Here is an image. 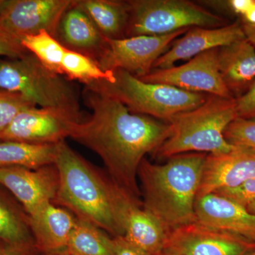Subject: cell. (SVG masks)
Instances as JSON below:
<instances>
[{
	"label": "cell",
	"instance_id": "1",
	"mask_svg": "<svg viewBox=\"0 0 255 255\" xmlns=\"http://www.w3.org/2000/svg\"><path fill=\"white\" fill-rule=\"evenodd\" d=\"M83 98L92 113L74 125L70 137L97 154L112 182L142 201L139 167L147 154L155 152L170 136V124L132 114L119 101L86 87Z\"/></svg>",
	"mask_w": 255,
	"mask_h": 255
},
{
	"label": "cell",
	"instance_id": "2",
	"mask_svg": "<svg viewBox=\"0 0 255 255\" xmlns=\"http://www.w3.org/2000/svg\"><path fill=\"white\" fill-rule=\"evenodd\" d=\"M206 154L173 156L164 164L142 159L137 172L142 207L167 233L196 221L194 206Z\"/></svg>",
	"mask_w": 255,
	"mask_h": 255
},
{
	"label": "cell",
	"instance_id": "3",
	"mask_svg": "<svg viewBox=\"0 0 255 255\" xmlns=\"http://www.w3.org/2000/svg\"><path fill=\"white\" fill-rule=\"evenodd\" d=\"M54 164L58 188L53 203L113 238L124 236L112 204L109 176L73 150L65 140L57 145Z\"/></svg>",
	"mask_w": 255,
	"mask_h": 255
},
{
	"label": "cell",
	"instance_id": "4",
	"mask_svg": "<svg viewBox=\"0 0 255 255\" xmlns=\"http://www.w3.org/2000/svg\"><path fill=\"white\" fill-rule=\"evenodd\" d=\"M237 118L236 99L209 95L200 107L178 114L169 121L170 136L155 155L158 158L169 159L189 152L227 153L236 146L226 140L224 132Z\"/></svg>",
	"mask_w": 255,
	"mask_h": 255
},
{
	"label": "cell",
	"instance_id": "5",
	"mask_svg": "<svg viewBox=\"0 0 255 255\" xmlns=\"http://www.w3.org/2000/svg\"><path fill=\"white\" fill-rule=\"evenodd\" d=\"M0 90L22 95L37 107L83 121L80 94L71 80L46 68L31 53L0 58Z\"/></svg>",
	"mask_w": 255,
	"mask_h": 255
},
{
	"label": "cell",
	"instance_id": "6",
	"mask_svg": "<svg viewBox=\"0 0 255 255\" xmlns=\"http://www.w3.org/2000/svg\"><path fill=\"white\" fill-rule=\"evenodd\" d=\"M112 73V81L98 80L87 84L85 87L119 101L132 114L163 122H169L178 114L200 107L209 96L142 81L124 70H114Z\"/></svg>",
	"mask_w": 255,
	"mask_h": 255
},
{
	"label": "cell",
	"instance_id": "7",
	"mask_svg": "<svg viewBox=\"0 0 255 255\" xmlns=\"http://www.w3.org/2000/svg\"><path fill=\"white\" fill-rule=\"evenodd\" d=\"M126 38L162 36L191 27L216 28L229 24L224 18L188 0H128Z\"/></svg>",
	"mask_w": 255,
	"mask_h": 255
},
{
	"label": "cell",
	"instance_id": "8",
	"mask_svg": "<svg viewBox=\"0 0 255 255\" xmlns=\"http://www.w3.org/2000/svg\"><path fill=\"white\" fill-rule=\"evenodd\" d=\"M189 28L162 36L107 38L105 50L97 63L105 72L124 70L137 78H142L150 73L159 57L169 49L178 37L184 34Z\"/></svg>",
	"mask_w": 255,
	"mask_h": 255
},
{
	"label": "cell",
	"instance_id": "9",
	"mask_svg": "<svg viewBox=\"0 0 255 255\" xmlns=\"http://www.w3.org/2000/svg\"><path fill=\"white\" fill-rule=\"evenodd\" d=\"M219 48L203 52L180 66L153 69L139 79L146 82L177 87L184 91L234 98L220 74Z\"/></svg>",
	"mask_w": 255,
	"mask_h": 255
},
{
	"label": "cell",
	"instance_id": "10",
	"mask_svg": "<svg viewBox=\"0 0 255 255\" xmlns=\"http://www.w3.org/2000/svg\"><path fill=\"white\" fill-rule=\"evenodd\" d=\"M255 243L195 221L168 233L164 250L174 255H247Z\"/></svg>",
	"mask_w": 255,
	"mask_h": 255
},
{
	"label": "cell",
	"instance_id": "11",
	"mask_svg": "<svg viewBox=\"0 0 255 255\" xmlns=\"http://www.w3.org/2000/svg\"><path fill=\"white\" fill-rule=\"evenodd\" d=\"M110 190L116 217L126 239L149 254H160L168 237L162 225L143 209L142 201L128 195L112 179Z\"/></svg>",
	"mask_w": 255,
	"mask_h": 255
},
{
	"label": "cell",
	"instance_id": "12",
	"mask_svg": "<svg viewBox=\"0 0 255 255\" xmlns=\"http://www.w3.org/2000/svg\"><path fill=\"white\" fill-rule=\"evenodd\" d=\"M74 0H5L0 25L21 41L46 31L55 37L58 23Z\"/></svg>",
	"mask_w": 255,
	"mask_h": 255
},
{
	"label": "cell",
	"instance_id": "13",
	"mask_svg": "<svg viewBox=\"0 0 255 255\" xmlns=\"http://www.w3.org/2000/svg\"><path fill=\"white\" fill-rule=\"evenodd\" d=\"M79 122H81L58 111L30 107L15 117L0 135V141L58 144L70 137L74 125Z\"/></svg>",
	"mask_w": 255,
	"mask_h": 255
},
{
	"label": "cell",
	"instance_id": "14",
	"mask_svg": "<svg viewBox=\"0 0 255 255\" xmlns=\"http://www.w3.org/2000/svg\"><path fill=\"white\" fill-rule=\"evenodd\" d=\"M0 184L30 215L45 203L54 201L58 188V170L54 164L36 169L0 166Z\"/></svg>",
	"mask_w": 255,
	"mask_h": 255
},
{
	"label": "cell",
	"instance_id": "15",
	"mask_svg": "<svg viewBox=\"0 0 255 255\" xmlns=\"http://www.w3.org/2000/svg\"><path fill=\"white\" fill-rule=\"evenodd\" d=\"M255 178V150L236 147L227 153L206 156L198 196L233 189Z\"/></svg>",
	"mask_w": 255,
	"mask_h": 255
},
{
	"label": "cell",
	"instance_id": "16",
	"mask_svg": "<svg viewBox=\"0 0 255 255\" xmlns=\"http://www.w3.org/2000/svg\"><path fill=\"white\" fill-rule=\"evenodd\" d=\"M245 38L239 19L223 27H191L159 57L154 64L153 69L171 68L179 60L190 59L206 50L228 46Z\"/></svg>",
	"mask_w": 255,
	"mask_h": 255
},
{
	"label": "cell",
	"instance_id": "17",
	"mask_svg": "<svg viewBox=\"0 0 255 255\" xmlns=\"http://www.w3.org/2000/svg\"><path fill=\"white\" fill-rule=\"evenodd\" d=\"M194 211L197 222L255 243V216L244 206L211 193L197 196Z\"/></svg>",
	"mask_w": 255,
	"mask_h": 255
},
{
	"label": "cell",
	"instance_id": "18",
	"mask_svg": "<svg viewBox=\"0 0 255 255\" xmlns=\"http://www.w3.org/2000/svg\"><path fill=\"white\" fill-rule=\"evenodd\" d=\"M36 251L43 255L66 248L77 218L54 203H45L28 215Z\"/></svg>",
	"mask_w": 255,
	"mask_h": 255
},
{
	"label": "cell",
	"instance_id": "19",
	"mask_svg": "<svg viewBox=\"0 0 255 255\" xmlns=\"http://www.w3.org/2000/svg\"><path fill=\"white\" fill-rule=\"evenodd\" d=\"M55 38L66 49L97 62L105 50L107 38L74 0L60 18Z\"/></svg>",
	"mask_w": 255,
	"mask_h": 255
},
{
	"label": "cell",
	"instance_id": "20",
	"mask_svg": "<svg viewBox=\"0 0 255 255\" xmlns=\"http://www.w3.org/2000/svg\"><path fill=\"white\" fill-rule=\"evenodd\" d=\"M218 61L225 85L235 99L241 97L255 80V47L246 38L221 47Z\"/></svg>",
	"mask_w": 255,
	"mask_h": 255
},
{
	"label": "cell",
	"instance_id": "21",
	"mask_svg": "<svg viewBox=\"0 0 255 255\" xmlns=\"http://www.w3.org/2000/svg\"><path fill=\"white\" fill-rule=\"evenodd\" d=\"M103 36L108 39L126 38L129 21V5L122 0H75Z\"/></svg>",
	"mask_w": 255,
	"mask_h": 255
},
{
	"label": "cell",
	"instance_id": "22",
	"mask_svg": "<svg viewBox=\"0 0 255 255\" xmlns=\"http://www.w3.org/2000/svg\"><path fill=\"white\" fill-rule=\"evenodd\" d=\"M0 241L4 246L29 255L36 251L28 216L0 194Z\"/></svg>",
	"mask_w": 255,
	"mask_h": 255
},
{
	"label": "cell",
	"instance_id": "23",
	"mask_svg": "<svg viewBox=\"0 0 255 255\" xmlns=\"http://www.w3.org/2000/svg\"><path fill=\"white\" fill-rule=\"evenodd\" d=\"M58 144L0 141V166L36 169L55 163Z\"/></svg>",
	"mask_w": 255,
	"mask_h": 255
},
{
	"label": "cell",
	"instance_id": "24",
	"mask_svg": "<svg viewBox=\"0 0 255 255\" xmlns=\"http://www.w3.org/2000/svg\"><path fill=\"white\" fill-rule=\"evenodd\" d=\"M65 250L70 255H115L114 238L92 223L79 219Z\"/></svg>",
	"mask_w": 255,
	"mask_h": 255
},
{
	"label": "cell",
	"instance_id": "25",
	"mask_svg": "<svg viewBox=\"0 0 255 255\" xmlns=\"http://www.w3.org/2000/svg\"><path fill=\"white\" fill-rule=\"evenodd\" d=\"M60 73L71 81L77 80L85 85L98 80H114L112 72L104 71L95 60L68 49L62 60Z\"/></svg>",
	"mask_w": 255,
	"mask_h": 255
},
{
	"label": "cell",
	"instance_id": "26",
	"mask_svg": "<svg viewBox=\"0 0 255 255\" xmlns=\"http://www.w3.org/2000/svg\"><path fill=\"white\" fill-rule=\"evenodd\" d=\"M21 43L25 49L38 58L46 68L61 75L60 66L67 49L55 37L42 31L34 36L23 37Z\"/></svg>",
	"mask_w": 255,
	"mask_h": 255
},
{
	"label": "cell",
	"instance_id": "27",
	"mask_svg": "<svg viewBox=\"0 0 255 255\" xmlns=\"http://www.w3.org/2000/svg\"><path fill=\"white\" fill-rule=\"evenodd\" d=\"M36 107L22 95L0 90V135L7 128L21 111Z\"/></svg>",
	"mask_w": 255,
	"mask_h": 255
},
{
	"label": "cell",
	"instance_id": "28",
	"mask_svg": "<svg viewBox=\"0 0 255 255\" xmlns=\"http://www.w3.org/2000/svg\"><path fill=\"white\" fill-rule=\"evenodd\" d=\"M224 137L231 145L255 150V118L236 119L226 128Z\"/></svg>",
	"mask_w": 255,
	"mask_h": 255
},
{
	"label": "cell",
	"instance_id": "29",
	"mask_svg": "<svg viewBox=\"0 0 255 255\" xmlns=\"http://www.w3.org/2000/svg\"><path fill=\"white\" fill-rule=\"evenodd\" d=\"M215 194L228 198L246 208L255 201V178L243 183L237 187L219 191Z\"/></svg>",
	"mask_w": 255,
	"mask_h": 255
},
{
	"label": "cell",
	"instance_id": "30",
	"mask_svg": "<svg viewBox=\"0 0 255 255\" xmlns=\"http://www.w3.org/2000/svg\"><path fill=\"white\" fill-rule=\"evenodd\" d=\"M28 53L21 41L0 25V56L3 58H19Z\"/></svg>",
	"mask_w": 255,
	"mask_h": 255
},
{
	"label": "cell",
	"instance_id": "31",
	"mask_svg": "<svg viewBox=\"0 0 255 255\" xmlns=\"http://www.w3.org/2000/svg\"><path fill=\"white\" fill-rule=\"evenodd\" d=\"M238 118H255V80L243 95L236 98Z\"/></svg>",
	"mask_w": 255,
	"mask_h": 255
},
{
	"label": "cell",
	"instance_id": "32",
	"mask_svg": "<svg viewBox=\"0 0 255 255\" xmlns=\"http://www.w3.org/2000/svg\"><path fill=\"white\" fill-rule=\"evenodd\" d=\"M113 238L115 255H152L132 245L124 236Z\"/></svg>",
	"mask_w": 255,
	"mask_h": 255
},
{
	"label": "cell",
	"instance_id": "33",
	"mask_svg": "<svg viewBox=\"0 0 255 255\" xmlns=\"http://www.w3.org/2000/svg\"><path fill=\"white\" fill-rule=\"evenodd\" d=\"M242 23L255 26V0H252L251 6L241 18H238Z\"/></svg>",
	"mask_w": 255,
	"mask_h": 255
},
{
	"label": "cell",
	"instance_id": "34",
	"mask_svg": "<svg viewBox=\"0 0 255 255\" xmlns=\"http://www.w3.org/2000/svg\"><path fill=\"white\" fill-rule=\"evenodd\" d=\"M241 23L246 38L255 47V26H252L248 23Z\"/></svg>",
	"mask_w": 255,
	"mask_h": 255
},
{
	"label": "cell",
	"instance_id": "35",
	"mask_svg": "<svg viewBox=\"0 0 255 255\" xmlns=\"http://www.w3.org/2000/svg\"><path fill=\"white\" fill-rule=\"evenodd\" d=\"M0 255H29L0 244Z\"/></svg>",
	"mask_w": 255,
	"mask_h": 255
},
{
	"label": "cell",
	"instance_id": "36",
	"mask_svg": "<svg viewBox=\"0 0 255 255\" xmlns=\"http://www.w3.org/2000/svg\"><path fill=\"white\" fill-rule=\"evenodd\" d=\"M246 209L251 214L255 215V201L247 206Z\"/></svg>",
	"mask_w": 255,
	"mask_h": 255
},
{
	"label": "cell",
	"instance_id": "37",
	"mask_svg": "<svg viewBox=\"0 0 255 255\" xmlns=\"http://www.w3.org/2000/svg\"><path fill=\"white\" fill-rule=\"evenodd\" d=\"M43 255H70L67 253L65 250L63 251L55 252V253H48V254H45Z\"/></svg>",
	"mask_w": 255,
	"mask_h": 255
},
{
	"label": "cell",
	"instance_id": "38",
	"mask_svg": "<svg viewBox=\"0 0 255 255\" xmlns=\"http://www.w3.org/2000/svg\"><path fill=\"white\" fill-rule=\"evenodd\" d=\"M158 255H174V254H172V253H171L170 252L166 251V250H164L162 252V253H160V254Z\"/></svg>",
	"mask_w": 255,
	"mask_h": 255
},
{
	"label": "cell",
	"instance_id": "39",
	"mask_svg": "<svg viewBox=\"0 0 255 255\" xmlns=\"http://www.w3.org/2000/svg\"><path fill=\"white\" fill-rule=\"evenodd\" d=\"M4 2L5 0H0V11H1V9H2L3 6H4Z\"/></svg>",
	"mask_w": 255,
	"mask_h": 255
},
{
	"label": "cell",
	"instance_id": "40",
	"mask_svg": "<svg viewBox=\"0 0 255 255\" xmlns=\"http://www.w3.org/2000/svg\"><path fill=\"white\" fill-rule=\"evenodd\" d=\"M247 255H255V249L254 250V251L251 252V253H250L249 254H248Z\"/></svg>",
	"mask_w": 255,
	"mask_h": 255
}]
</instances>
